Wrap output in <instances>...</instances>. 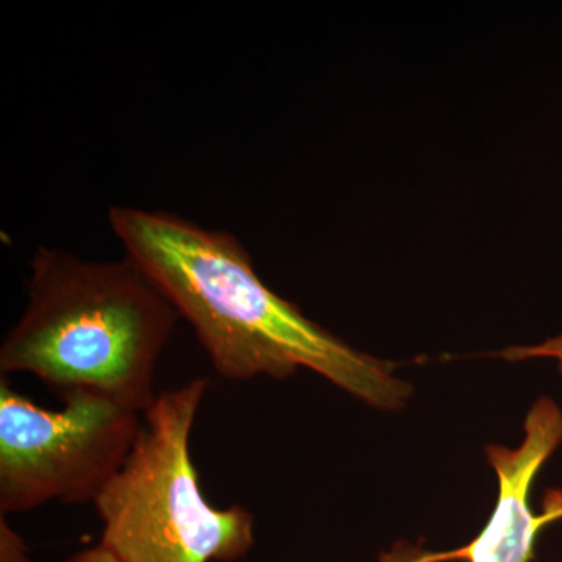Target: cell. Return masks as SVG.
<instances>
[{
    "mask_svg": "<svg viewBox=\"0 0 562 562\" xmlns=\"http://www.w3.org/2000/svg\"><path fill=\"white\" fill-rule=\"evenodd\" d=\"M209 390L194 379L157 395L120 472L95 498L102 546L121 562H235L254 547V516L201 490L191 432Z\"/></svg>",
    "mask_w": 562,
    "mask_h": 562,
    "instance_id": "3957f363",
    "label": "cell"
},
{
    "mask_svg": "<svg viewBox=\"0 0 562 562\" xmlns=\"http://www.w3.org/2000/svg\"><path fill=\"white\" fill-rule=\"evenodd\" d=\"M0 541H2V562H29L25 543L3 519L0 524Z\"/></svg>",
    "mask_w": 562,
    "mask_h": 562,
    "instance_id": "52a82bcc",
    "label": "cell"
},
{
    "mask_svg": "<svg viewBox=\"0 0 562 562\" xmlns=\"http://www.w3.org/2000/svg\"><path fill=\"white\" fill-rule=\"evenodd\" d=\"M143 427V414L95 397L43 408L0 384V512H31L50 502L94 503L120 472Z\"/></svg>",
    "mask_w": 562,
    "mask_h": 562,
    "instance_id": "277c9868",
    "label": "cell"
},
{
    "mask_svg": "<svg viewBox=\"0 0 562 562\" xmlns=\"http://www.w3.org/2000/svg\"><path fill=\"white\" fill-rule=\"evenodd\" d=\"M562 442V413L557 403L541 397L525 420V441L519 449L487 446L486 454L498 476L497 506L490 522L475 539L460 550L422 553L408 562H530L539 531L562 517V505L554 512L536 516L531 512L530 491L539 469Z\"/></svg>",
    "mask_w": 562,
    "mask_h": 562,
    "instance_id": "5b68a950",
    "label": "cell"
},
{
    "mask_svg": "<svg viewBox=\"0 0 562 562\" xmlns=\"http://www.w3.org/2000/svg\"><path fill=\"white\" fill-rule=\"evenodd\" d=\"M179 313L128 258L87 262L40 247L29 303L0 347L2 375L31 373L61 402L95 397L144 414Z\"/></svg>",
    "mask_w": 562,
    "mask_h": 562,
    "instance_id": "7a4b0ae2",
    "label": "cell"
},
{
    "mask_svg": "<svg viewBox=\"0 0 562 562\" xmlns=\"http://www.w3.org/2000/svg\"><path fill=\"white\" fill-rule=\"evenodd\" d=\"M109 220L128 260L188 321L224 379L284 380L306 368L373 408L401 409L412 397L392 362L353 349L276 294L232 233L125 206Z\"/></svg>",
    "mask_w": 562,
    "mask_h": 562,
    "instance_id": "6da1fadb",
    "label": "cell"
},
{
    "mask_svg": "<svg viewBox=\"0 0 562 562\" xmlns=\"http://www.w3.org/2000/svg\"><path fill=\"white\" fill-rule=\"evenodd\" d=\"M501 357L509 361L530 360V358H553L560 364L562 373V335L539 346L512 347L501 351Z\"/></svg>",
    "mask_w": 562,
    "mask_h": 562,
    "instance_id": "8992f818",
    "label": "cell"
},
{
    "mask_svg": "<svg viewBox=\"0 0 562 562\" xmlns=\"http://www.w3.org/2000/svg\"><path fill=\"white\" fill-rule=\"evenodd\" d=\"M68 562H121L114 557L110 550H106L102 543L92 549L83 550V552L77 553L76 557L70 558Z\"/></svg>",
    "mask_w": 562,
    "mask_h": 562,
    "instance_id": "ba28073f",
    "label": "cell"
}]
</instances>
